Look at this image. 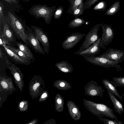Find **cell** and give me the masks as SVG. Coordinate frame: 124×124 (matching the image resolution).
Segmentation results:
<instances>
[{
	"instance_id": "cell-1",
	"label": "cell",
	"mask_w": 124,
	"mask_h": 124,
	"mask_svg": "<svg viewBox=\"0 0 124 124\" xmlns=\"http://www.w3.org/2000/svg\"><path fill=\"white\" fill-rule=\"evenodd\" d=\"M83 100L86 109L93 115L99 117L105 116L111 119H117L113 109L107 105L97 103L83 98Z\"/></svg>"
},
{
	"instance_id": "cell-2",
	"label": "cell",
	"mask_w": 124,
	"mask_h": 124,
	"mask_svg": "<svg viewBox=\"0 0 124 124\" xmlns=\"http://www.w3.org/2000/svg\"><path fill=\"white\" fill-rule=\"evenodd\" d=\"M8 14L10 17V20L8 23L16 35L18 36L24 44L27 46H29L26 36V28L12 13L9 12Z\"/></svg>"
},
{
	"instance_id": "cell-3",
	"label": "cell",
	"mask_w": 124,
	"mask_h": 124,
	"mask_svg": "<svg viewBox=\"0 0 124 124\" xmlns=\"http://www.w3.org/2000/svg\"><path fill=\"white\" fill-rule=\"evenodd\" d=\"M84 58L88 62L95 65L106 68H115L119 71L122 70L119 61L112 60L99 55L91 56Z\"/></svg>"
},
{
	"instance_id": "cell-4",
	"label": "cell",
	"mask_w": 124,
	"mask_h": 124,
	"mask_svg": "<svg viewBox=\"0 0 124 124\" xmlns=\"http://www.w3.org/2000/svg\"><path fill=\"white\" fill-rule=\"evenodd\" d=\"M102 24H96L90 29L86 35L85 40L78 51H81L88 48L99 38L98 32Z\"/></svg>"
},
{
	"instance_id": "cell-5",
	"label": "cell",
	"mask_w": 124,
	"mask_h": 124,
	"mask_svg": "<svg viewBox=\"0 0 124 124\" xmlns=\"http://www.w3.org/2000/svg\"><path fill=\"white\" fill-rule=\"evenodd\" d=\"M26 28L27 30L26 36L29 46L35 52L42 55H45L46 52L43 47L40 45V42L32 30L28 26H26Z\"/></svg>"
},
{
	"instance_id": "cell-6",
	"label": "cell",
	"mask_w": 124,
	"mask_h": 124,
	"mask_svg": "<svg viewBox=\"0 0 124 124\" xmlns=\"http://www.w3.org/2000/svg\"><path fill=\"white\" fill-rule=\"evenodd\" d=\"M101 27L102 30V36L100 47L103 50L105 49V46L111 42L114 38V34L111 26L107 24L102 23Z\"/></svg>"
},
{
	"instance_id": "cell-7",
	"label": "cell",
	"mask_w": 124,
	"mask_h": 124,
	"mask_svg": "<svg viewBox=\"0 0 124 124\" xmlns=\"http://www.w3.org/2000/svg\"><path fill=\"white\" fill-rule=\"evenodd\" d=\"M53 8L44 6H37L33 9V12L38 17L43 18L45 19L46 23L48 24L54 12L55 8L52 9Z\"/></svg>"
},
{
	"instance_id": "cell-8",
	"label": "cell",
	"mask_w": 124,
	"mask_h": 124,
	"mask_svg": "<svg viewBox=\"0 0 124 124\" xmlns=\"http://www.w3.org/2000/svg\"><path fill=\"white\" fill-rule=\"evenodd\" d=\"M6 64L14 78L15 82L16 83L22 91L23 87V75L20 70L14 64L4 56Z\"/></svg>"
},
{
	"instance_id": "cell-9",
	"label": "cell",
	"mask_w": 124,
	"mask_h": 124,
	"mask_svg": "<svg viewBox=\"0 0 124 124\" xmlns=\"http://www.w3.org/2000/svg\"><path fill=\"white\" fill-rule=\"evenodd\" d=\"M84 90L85 95L91 97L99 96L102 98L104 90L99 85L96 81L92 80L85 86Z\"/></svg>"
},
{
	"instance_id": "cell-10",
	"label": "cell",
	"mask_w": 124,
	"mask_h": 124,
	"mask_svg": "<svg viewBox=\"0 0 124 124\" xmlns=\"http://www.w3.org/2000/svg\"><path fill=\"white\" fill-rule=\"evenodd\" d=\"M86 35V34L78 32L73 33L66 36V39L62 42V46L64 50L70 49L75 46Z\"/></svg>"
},
{
	"instance_id": "cell-11",
	"label": "cell",
	"mask_w": 124,
	"mask_h": 124,
	"mask_svg": "<svg viewBox=\"0 0 124 124\" xmlns=\"http://www.w3.org/2000/svg\"><path fill=\"white\" fill-rule=\"evenodd\" d=\"M31 27L43 47L47 54L49 49V42L48 36L41 28L35 26H31Z\"/></svg>"
},
{
	"instance_id": "cell-12",
	"label": "cell",
	"mask_w": 124,
	"mask_h": 124,
	"mask_svg": "<svg viewBox=\"0 0 124 124\" xmlns=\"http://www.w3.org/2000/svg\"><path fill=\"white\" fill-rule=\"evenodd\" d=\"M109 60L122 62L124 59V50L110 48L102 54L99 55Z\"/></svg>"
},
{
	"instance_id": "cell-13",
	"label": "cell",
	"mask_w": 124,
	"mask_h": 124,
	"mask_svg": "<svg viewBox=\"0 0 124 124\" xmlns=\"http://www.w3.org/2000/svg\"><path fill=\"white\" fill-rule=\"evenodd\" d=\"M101 40V38H99L88 48L81 51H78L75 53V54L81 56L83 58L98 54L101 51L100 47Z\"/></svg>"
},
{
	"instance_id": "cell-14",
	"label": "cell",
	"mask_w": 124,
	"mask_h": 124,
	"mask_svg": "<svg viewBox=\"0 0 124 124\" xmlns=\"http://www.w3.org/2000/svg\"><path fill=\"white\" fill-rule=\"evenodd\" d=\"M2 46L10 58L14 62L17 63L26 65H29L31 63V60L23 59L16 54L12 51L8 49L5 45L3 44Z\"/></svg>"
},
{
	"instance_id": "cell-15",
	"label": "cell",
	"mask_w": 124,
	"mask_h": 124,
	"mask_svg": "<svg viewBox=\"0 0 124 124\" xmlns=\"http://www.w3.org/2000/svg\"><path fill=\"white\" fill-rule=\"evenodd\" d=\"M67 105L70 115L74 120L78 121L81 118V114L76 104L71 100L68 101Z\"/></svg>"
},
{
	"instance_id": "cell-16",
	"label": "cell",
	"mask_w": 124,
	"mask_h": 124,
	"mask_svg": "<svg viewBox=\"0 0 124 124\" xmlns=\"http://www.w3.org/2000/svg\"><path fill=\"white\" fill-rule=\"evenodd\" d=\"M0 37L4 38L8 40L12 45H15L16 40L15 39L13 31L10 28L8 24L5 23L3 26L2 33L0 34Z\"/></svg>"
},
{
	"instance_id": "cell-17",
	"label": "cell",
	"mask_w": 124,
	"mask_h": 124,
	"mask_svg": "<svg viewBox=\"0 0 124 124\" xmlns=\"http://www.w3.org/2000/svg\"><path fill=\"white\" fill-rule=\"evenodd\" d=\"M107 90L110 99L113 104L115 111L120 115L124 112V109L122 104L114 95L108 90Z\"/></svg>"
},
{
	"instance_id": "cell-18",
	"label": "cell",
	"mask_w": 124,
	"mask_h": 124,
	"mask_svg": "<svg viewBox=\"0 0 124 124\" xmlns=\"http://www.w3.org/2000/svg\"><path fill=\"white\" fill-rule=\"evenodd\" d=\"M102 82L107 90H108L120 100H122V96L119 94L116 87L112 84L110 80L107 79H104L102 80Z\"/></svg>"
},
{
	"instance_id": "cell-19",
	"label": "cell",
	"mask_w": 124,
	"mask_h": 124,
	"mask_svg": "<svg viewBox=\"0 0 124 124\" xmlns=\"http://www.w3.org/2000/svg\"><path fill=\"white\" fill-rule=\"evenodd\" d=\"M55 66L59 70L64 73H71L73 69L72 65L66 61H63L57 63Z\"/></svg>"
},
{
	"instance_id": "cell-20",
	"label": "cell",
	"mask_w": 124,
	"mask_h": 124,
	"mask_svg": "<svg viewBox=\"0 0 124 124\" xmlns=\"http://www.w3.org/2000/svg\"><path fill=\"white\" fill-rule=\"evenodd\" d=\"M15 45L17 47L18 49L24 53L31 60H35L33 54L27 45L21 42H19L17 41L16 42Z\"/></svg>"
},
{
	"instance_id": "cell-21",
	"label": "cell",
	"mask_w": 124,
	"mask_h": 124,
	"mask_svg": "<svg viewBox=\"0 0 124 124\" xmlns=\"http://www.w3.org/2000/svg\"><path fill=\"white\" fill-rule=\"evenodd\" d=\"M53 85L57 88L62 90H67L70 89L71 86L67 81L63 80H58L53 83Z\"/></svg>"
},
{
	"instance_id": "cell-22",
	"label": "cell",
	"mask_w": 124,
	"mask_h": 124,
	"mask_svg": "<svg viewBox=\"0 0 124 124\" xmlns=\"http://www.w3.org/2000/svg\"><path fill=\"white\" fill-rule=\"evenodd\" d=\"M64 100L61 96L59 93L57 94L55 99V109L58 112H61L64 109Z\"/></svg>"
},
{
	"instance_id": "cell-23",
	"label": "cell",
	"mask_w": 124,
	"mask_h": 124,
	"mask_svg": "<svg viewBox=\"0 0 124 124\" xmlns=\"http://www.w3.org/2000/svg\"><path fill=\"white\" fill-rule=\"evenodd\" d=\"M120 8V3L119 1L116 2L111 5L105 13L104 15L112 16L118 12Z\"/></svg>"
},
{
	"instance_id": "cell-24",
	"label": "cell",
	"mask_w": 124,
	"mask_h": 124,
	"mask_svg": "<svg viewBox=\"0 0 124 124\" xmlns=\"http://www.w3.org/2000/svg\"><path fill=\"white\" fill-rule=\"evenodd\" d=\"M88 22L85 21L83 19L78 18H75L70 22L68 26L70 28H74L80 26L85 23L88 24Z\"/></svg>"
},
{
	"instance_id": "cell-25",
	"label": "cell",
	"mask_w": 124,
	"mask_h": 124,
	"mask_svg": "<svg viewBox=\"0 0 124 124\" xmlns=\"http://www.w3.org/2000/svg\"><path fill=\"white\" fill-rule=\"evenodd\" d=\"M84 0H68L70 3V7L67 11L69 14H72L74 11L78 7Z\"/></svg>"
},
{
	"instance_id": "cell-26",
	"label": "cell",
	"mask_w": 124,
	"mask_h": 124,
	"mask_svg": "<svg viewBox=\"0 0 124 124\" xmlns=\"http://www.w3.org/2000/svg\"><path fill=\"white\" fill-rule=\"evenodd\" d=\"M6 47L12 51L16 54L23 59L31 60L30 58L28 57L24 53L18 49L11 45H6Z\"/></svg>"
},
{
	"instance_id": "cell-27",
	"label": "cell",
	"mask_w": 124,
	"mask_h": 124,
	"mask_svg": "<svg viewBox=\"0 0 124 124\" xmlns=\"http://www.w3.org/2000/svg\"><path fill=\"white\" fill-rule=\"evenodd\" d=\"M110 81L116 87L117 86H124V77H114L112 78V80Z\"/></svg>"
},
{
	"instance_id": "cell-28",
	"label": "cell",
	"mask_w": 124,
	"mask_h": 124,
	"mask_svg": "<svg viewBox=\"0 0 124 124\" xmlns=\"http://www.w3.org/2000/svg\"><path fill=\"white\" fill-rule=\"evenodd\" d=\"M84 4L83 2H82L74 11L72 14L75 18H77L84 14Z\"/></svg>"
},
{
	"instance_id": "cell-29",
	"label": "cell",
	"mask_w": 124,
	"mask_h": 124,
	"mask_svg": "<svg viewBox=\"0 0 124 124\" xmlns=\"http://www.w3.org/2000/svg\"><path fill=\"white\" fill-rule=\"evenodd\" d=\"M107 2L105 1H100L93 8V10L99 11H105L107 7Z\"/></svg>"
},
{
	"instance_id": "cell-30",
	"label": "cell",
	"mask_w": 124,
	"mask_h": 124,
	"mask_svg": "<svg viewBox=\"0 0 124 124\" xmlns=\"http://www.w3.org/2000/svg\"><path fill=\"white\" fill-rule=\"evenodd\" d=\"M98 118L102 121L105 124H123L122 122L118 119L111 120L105 118L99 117Z\"/></svg>"
},
{
	"instance_id": "cell-31",
	"label": "cell",
	"mask_w": 124,
	"mask_h": 124,
	"mask_svg": "<svg viewBox=\"0 0 124 124\" xmlns=\"http://www.w3.org/2000/svg\"><path fill=\"white\" fill-rule=\"evenodd\" d=\"M63 11V7L60 6L56 9L54 13V18L55 19H59L62 14Z\"/></svg>"
},
{
	"instance_id": "cell-32",
	"label": "cell",
	"mask_w": 124,
	"mask_h": 124,
	"mask_svg": "<svg viewBox=\"0 0 124 124\" xmlns=\"http://www.w3.org/2000/svg\"><path fill=\"white\" fill-rule=\"evenodd\" d=\"M98 0H87L84 4V9H88L90 8L92 6L97 2Z\"/></svg>"
},
{
	"instance_id": "cell-33",
	"label": "cell",
	"mask_w": 124,
	"mask_h": 124,
	"mask_svg": "<svg viewBox=\"0 0 124 124\" xmlns=\"http://www.w3.org/2000/svg\"><path fill=\"white\" fill-rule=\"evenodd\" d=\"M8 84L7 80H2L0 81V84L2 87L4 89H8L10 87V84Z\"/></svg>"
},
{
	"instance_id": "cell-34",
	"label": "cell",
	"mask_w": 124,
	"mask_h": 124,
	"mask_svg": "<svg viewBox=\"0 0 124 124\" xmlns=\"http://www.w3.org/2000/svg\"><path fill=\"white\" fill-rule=\"evenodd\" d=\"M40 86V84L39 82H37L34 84L32 87V89L33 91L35 92L37 91L38 89Z\"/></svg>"
},
{
	"instance_id": "cell-35",
	"label": "cell",
	"mask_w": 124,
	"mask_h": 124,
	"mask_svg": "<svg viewBox=\"0 0 124 124\" xmlns=\"http://www.w3.org/2000/svg\"><path fill=\"white\" fill-rule=\"evenodd\" d=\"M0 39H1L3 44L11 46L12 45L11 44L5 39L1 37H0Z\"/></svg>"
},
{
	"instance_id": "cell-36",
	"label": "cell",
	"mask_w": 124,
	"mask_h": 124,
	"mask_svg": "<svg viewBox=\"0 0 124 124\" xmlns=\"http://www.w3.org/2000/svg\"><path fill=\"white\" fill-rule=\"evenodd\" d=\"M24 102L23 101H22L20 102L19 105L20 108L21 109V108H23L24 107Z\"/></svg>"
},
{
	"instance_id": "cell-37",
	"label": "cell",
	"mask_w": 124,
	"mask_h": 124,
	"mask_svg": "<svg viewBox=\"0 0 124 124\" xmlns=\"http://www.w3.org/2000/svg\"><path fill=\"white\" fill-rule=\"evenodd\" d=\"M47 96V94L46 93H44L42 95L41 97V99H44Z\"/></svg>"
},
{
	"instance_id": "cell-38",
	"label": "cell",
	"mask_w": 124,
	"mask_h": 124,
	"mask_svg": "<svg viewBox=\"0 0 124 124\" xmlns=\"http://www.w3.org/2000/svg\"><path fill=\"white\" fill-rule=\"evenodd\" d=\"M5 1L9 3H11L12 2L16 3V2L15 0H4Z\"/></svg>"
},
{
	"instance_id": "cell-39",
	"label": "cell",
	"mask_w": 124,
	"mask_h": 124,
	"mask_svg": "<svg viewBox=\"0 0 124 124\" xmlns=\"http://www.w3.org/2000/svg\"><path fill=\"white\" fill-rule=\"evenodd\" d=\"M4 54L2 53L1 49V48H0V57L1 59H2L3 57V55Z\"/></svg>"
},
{
	"instance_id": "cell-40",
	"label": "cell",
	"mask_w": 124,
	"mask_h": 124,
	"mask_svg": "<svg viewBox=\"0 0 124 124\" xmlns=\"http://www.w3.org/2000/svg\"><path fill=\"white\" fill-rule=\"evenodd\" d=\"M2 9V7L0 6V17L2 16V15L3 14Z\"/></svg>"
},
{
	"instance_id": "cell-41",
	"label": "cell",
	"mask_w": 124,
	"mask_h": 124,
	"mask_svg": "<svg viewBox=\"0 0 124 124\" xmlns=\"http://www.w3.org/2000/svg\"><path fill=\"white\" fill-rule=\"evenodd\" d=\"M122 95L123 96H124V93L122 94Z\"/></svg>"
},
{
	"instance_id": "cell-42",
	"label": "cell",
	"mask_w": 124,
	"mask_h": 124,
	"mask_svg": "<svg viewBox=\"0 0 124 124\" xmlns=\"http://www.w3.org/2000/svg\"></svg>"
}]
</instances>
